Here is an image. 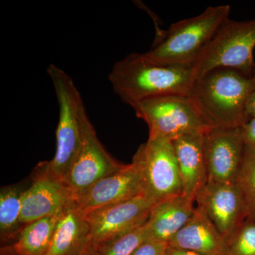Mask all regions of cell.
<instances>
[{
	"instance_id": "484cf974",
	"label": "cell",
	"mask_w": 255,
	"mask_h": 255,
	"mask_svg": "<svg viewBox=\"0 0 255 255\" xmlns=\"http://www.w3.org/2000/svg\"><path fill=\"white\" fill-rule=\"evenodd\" d=\"M166 255H203L194 252L184 251V250L176 249V248H167V254Z\"/></svg>"
},
{
	"instance_id": "7402d4cb",
	"label": "cell",
	"mask_w": 255,
	"mask_h": 255,
	"mask_svg": "<svg viewBox=\"0 0 255 255\" xmlns=\"http://www.w3.org/2000/svg\"><path fill=\"white\" fill-rule=\"evenodd\" d=\"M223 255H255V219L248 218L226 239Z\"/></svg>"
},
{
	"instance_id": "4316f807",
	"label": "cell",
	"mask_w": 255,
	"mask_h": 255,
	"mask_svg": "<svg viewBox=\"0 0 255 255\" xmlns=\"http://www.w3.org/2000/svg\"><path fill=\"white\" fill-rule=\"evenodd\" d=\"M0 255H23L13 248L12 245H6L0 248Z\"/></svg>"
},
{
	"instance_id": "7c38bea8",
	"label": "cell",
	"mask_w": 255,
	"mask_h": 255,
	"mask_svg": "<svg viewBox=\"0 0 255 255\" xmlns=\"http://www.w3.org/2000/svg\"><path fill=\"white\" fill-rule=\"evenodd\" d=\"M74 201L63 181L47 170L44 162L33 170L31 186L22 195L21 223L23 226L60 212Z\"/></svg>"
},
{
	"instance_id": "9a60e30c",
	"label": "cell",
	"mask_w": 255,
	"mask_h": 255,
	"mask_svg": "<svg viewBox=\"0 0 255 255\" xmlns=\"http://www.w3.org/2000/svg\"><path fill=\"white\" fill-rule=\"evenodd\" d=\"M168 246L203 255H223L226 238L205 212L196 206L190 220L169 241Z\"/></svg>"
},
{
	"instance_id": "6da1fadb",
	"label": "cell",
	"mask_w": 255,
	"mask_h": 255,
	"mask_svg": "<svg viewBox=\"0 0 255 255\" xmlns=\"http://www.w3.org/2000/svg\"><path fill=\"white\" fill-rule=\"evenodd\" d=\"M109 79L116 95L131 107L160 96H189L196 77L193 66L162 65L133 53L114 64Z\"/></svg>"
},
{
	"instance_id": "7a4b0ae2",
	"label": "cell",
	"mask_w": 255,
	"mask_h": 255,
	"mask_svg": "<svg viewBox=\"0 0 255 255\" xmlns=\"http://www.w3.org/2000/svg\"><path fill=\"white\" fill-rule=\"evenodd\" d=\"M255 87V73L218 68L196 79L189 97L211 128H236L248 121L247 107Z\"/></svg>"
},
{
	"instance_id": "d4e9b609",
	"label": "cell",
	"mask_w": 255,
	"mask_h": 255,
	"mask_svg": "<svg viewBox=\"0 0 255 255\" xmlns=\"http://www.w3.org/2000/svg\"><path fill=\"white\" fill-rule=\"evenodd\" d=\"M247 117L248 119H251L255 117V87L248 101V107H247Z\"/></svg>"
},
{
	"instance_id": "ba28073f",
	"label": "cell",
	"mask_w": 255,
	"mask_h": 255,
	"mask_svg": "<svg viewBox=\"0 0 255 255\" xmlns=\"http://www.w3.org/2000/svg\"><path fill=\"white\" fill-rule=\"evenodd\" d=\"M82 145L75 162L64 179L74 201L99 181L115 173L126 164L114 159L97 136L85 108L81 117Z\"/></svg>"
},
{
	"instance_id": "ffe728a7",
	"label": "cell",
	"mask_w": 255,
	"mask_h": 255,
	"mask_svg": "<svg viewBox=\"0 0 255 255\" xmlns=\"http://www.w3.org/2000/svg\"><path fill=\"white\" fill-rule=\"evenodd\" d=\"M243 196L248 219H255V152L246 148L236 180Z\"/></svg>"
},
{
	"instance_id": "5b68a950",
	"label": "cell",
	"mask_w": 255,
	"mask_h": 255,
	"mask_svg": "<svg viewBox=\"0 0 255 255\" xmlns=\"http://www.w3.org/2000/svg\"><path fill=\"white\" fill-rule=\"evenodd\" d=\"M255 48V19L233 21L228 18L194 64L196 79L218 68L231 69L253 76Z\"/></svg>"
},
{
	"instance_id": "83f0119b",
	"label": "cell",
	"mask_w": 255,
	"mask_h": 255,
	"mask_svg": "<svg viewBox=\"0 0 255 255\" xmlns=\"http://www.w3.org/2000/svg\"><path fill=\"white\" fill-rule=\"evenodd\" d=\"M95 246L92 243H90L78 255H95Z\"/></svg>"
},
{
	"instance_id": "4fadbf2b",
	"label": "cell",
	"mask_w": 255,
	"mask_h": 255,
	"mask_svg": "<svg viewBox=\"0 0 255 255\" xmlns=\"http://www.w3.org/2000/svg\"><path fill=\"white\" fill-rule=\"evenodd\" d=\"M140 194V176L131 162L96 183L75 202L79 211L86 215L95 210L130 200Z\"/></svg>"
},
{
	"instance_id": "8992f818",
	"label": "cell",
	"mask_w": 255,
	"mask_h": 255,
	"mask_svg": "<svg viewBox=\"0 0 255 255\" xmlns=\"http://www.w3.org/2000/svg\"><path fill=\"white\" fill-rule=\"evenodd\" d=\"M132 163L140 176L141 194L154 205L183 195L172 141L159 136H149L137 149Z\"/></svg>"
},
{
	"instance_id": "8fae6325",
	"label": "cell",
	"mask_w": 255,
	"mask_h": 255,
	"mask_svg": "<svg viewBox=\"0 0 255 255\" xmlns=\"http://www.w3.org/2000/svg\"><path fill=\"white\" fill-rule=\"evenodd\" d=\"M195 201L226 239L248 219L246 205L236 182H207Z\"/></svg>"
},
{
	"instance_id": "3957f363",
	"label": "cell",
	"mask_w": 255,
	"mask_h": 255,
	"mask_svg": "<svg viewBox=\"0 0 255 255\" xmlns=\"http://www.w3.org/2000/svg\"><path fill=\"white\" fill-rule=\"evenodd\" d=\"M230 12L229 5L210 6L198 16L178 21L144 55L162 65L194 67L215 33L229 18Z\"/></svg>"
},
{
	"instance_id": "5bb4252c",
	"label": "cell",
	"mask_w": 255,
	"mask_h": 255,
	"mask_svg": "<svg viewBox=\"0 0 255 255\" xmlns=\"http://www.w3.org/2000/svg\"><path fill=\"white\" fill-rule=\"evenodd\" d=\"M194 132L172 141L182 182L183 196L195 202L196 196L207 183L204 135Z\"/></svg>"
},
{
	"instance_id": "277c9868",
	"label": "cell",
	"mask_w": 255,
	"mask_h": 255,
	"mask_svg": "<svg viewBox=\"0 0 255 255\" xmlns=\"http://www.w3.org/2000/svg\"><path fill=\"white\" fill-rule=\"evenodd\" d=\"M47 71L58 101L59 120L55 132L54 157L44 164L53 177L63 182L81 147V117L85 107L78 88L68 73L55 65H50Z\"/></svg>"
},
{
	"instance_id": "2e32d148",
	"label": "cell",
	"mask_w": 255,
	"mask_h": 255,
	"mask_svg": "<svg viewBox=\"0 0 255 255\" xmlns=\"http://www.w3.org/2000/svg\"><path fill=\"white\" fill-rule=\"evenodd\" d=\"M194 203L181 195L152 206L145 224L147 240L168 243L190 220L195 209Z\"/></svg>"
},
{
	"instance_id": "52a82bcc",
	"label": "cell",
	"mask_w": 255,
	"mask_h": 255,
	"mask_svg": "<svg viewBox=\"0 0 255 255\" xmlns=\"http://www.w3.org/2000/svg\"><path fill=\"white\" fill-rule=\"evenodd\" d=\"M131 107L137 118L147 124L149 136L173 141L187 134L206 132L211 129L189 96H160L137 102Z\"/></svg>"
},
{
	"instance_id": "30bf717a",
	"label": "cell",
	"mask_w": 255,
	"mask_h": 255,
	"mask_svg": "<svg viewBox=\"0 0 255 255\" xmlns=\"http://www.w3.org/2000/svg\"><path fill=\"white\" fill-rule=\"evenodd\" d=\"M245 151L240 128L208 130L204 135L207 182H236Z\"/></svg>"
},
{
	"instance_id": "d6986e66",
	"label": "cell",
	"mask_w": 255,
	"mask_h": 255,
	"mask_svg": "<svg viewBox=\"0 0 255 255\" xmlns=\"http://www.w3.org/2000/svg\"><path fill=\"white\" fill-rule=\"evenodd\" d=\"M24 190L16 184L4 186L0 190V240L3 246L11 241L14 243L23 227L21 206Z\"/></svg>"
},
{
	"instance_id": "e0dca14e",
	"label": "cell",
	"mask_w": 255,
	"mask_h": 255,
	"mask_svg": "<svg viewBox=\"0 0 255 255\" xmlns=\"http://www.w3.org/2000/svg\"><path fill=\"white\" fill-rule=\"evenodd\" d=\"M90 243L86 216L73 201L61 211L46 255H78Z\"/></svg>"
},
{
	"instance_id": "ac0fdd59",
	"label": "cell",
	"mask_w": 255,
	"mask_h": 255,
	"mask_svg": "<svg viewBox=\"0 0 255 255\" xmlns=\"http://www.w3.org/2000/svg\"><path fill=\"white\" fill-rule=\"evenodd\" d=\"M61 211L25 225L13 248L23 255H46Z\"/></svg>"
},
{
	"instance_id": "44dd1931",
	"label": "cell",
	"mask_w": 255,
	"mask_h": 255,
	"mask_svg": "<svg viewBox=\"0 0 255 255\" xmlns=\"http://www.w3.org/2000/svg\"><path fill=\"white\" fill-rule=\"evenodd\" d=\"M146 240L147 233L143 225L127 234L95 246V255H131Z\"/></svg>"
},
{
	"instance_id": "cb8c5ba5",
	"label": "cell",
	"mask_w": 255,
	"mask_h": 255,
	"mask_svg": "<svg viewBox=\"0 0 255 255\" xmlns=\"http://www.w3.org/2000/svg\"><path fill=\"white\" fill-rule=\"evenodd\" d=\"M245 147L255 152V117H253L240 127Z\"/></svg>"
},
{
	"instance_id": "603a6c76",
	"label": "cell",
	"mask_w": 255,
	"mask_h": 255,
	"mask_svg": "<svg viewBox=\"0 0 255 255\" xmlns=\"http://www.w3.org/2000/svg\"><path fill=\"white\" fill-rule=\"evenodd\" d=\"M168 247V243L164 242L146 240L131 255H166Z\"/></svg>"
},
{
	"instance_id": "9c48e42d",
	"label": "cell",
	"mask_w": 255,
	"mask_h": 255,
	"mask_svg": "<svg viewBox=\"0 0 255 255\" xmlns=\"http://www.w3.org/2000/svg\"><path fill=\"white\" fill-rule=\"evenodd\" d=\"M153 203L140 194L124 201L85 215L95 246L123 236L147 222Z\"/></svg>"
}]
</instances>
